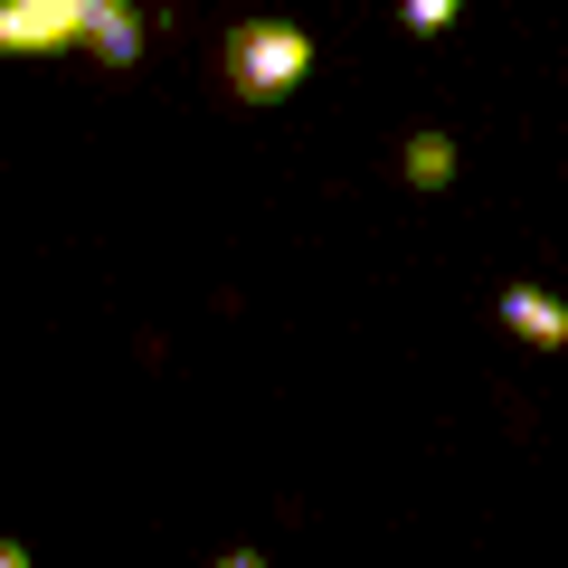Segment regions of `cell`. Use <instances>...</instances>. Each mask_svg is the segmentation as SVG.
<instances>
[{
	"mask_svg": "<svg viewBox=\"0 0 568 568\" xmlns=\"http://www.w3.org/2000/svg\"><path fill=\"white\" fill-rule=\"evenodd\" d=\"M219 568H265V559H256V549H227V559H219Z\"/></svg>",
	"mask_w": 568,
	"mask_h": 568,
	"instance_id": "obj_8",
	"label": "cell"
},
{
	"mask_svg": "<svg viewBox=\"0 0 568 568\" xmlns=\"http://www.w3.org/2000/svg\"><path fill=\"white\" fill-rule=\"evenodd\" d=\"M407 181H417V190H446L455 181V142L446 133H417V142H407Z\"/></svg>",
	"mask_w": 568,
	"mask_h": 568,
	"instance_id": "obj_5",
	"label": "cell"
},
{
	"mask_svg": "<svg viewBox=\"0 0 568 568\" xmlns=\"http://www.w3.org/2000/svg\"><path fill=\"white\" fill-rule=\"evenodd\" d=\"M104 0H0V48L10 58H58V48H95Z\"/></svg>",
	"mask_w": 568,
	"mask_h": 568,
	"instance_id": "obj_2",
	"label": "cell"
},
{
	"mask_svg": "<svg viewBox=\"0 0 568 568\" xmlns=\"http://www.w3.org/2000/svg\"><path fill=\"white\" fill-rule=\"evenodd\" d=\"M455 10H465V0H398V20L417 29V39H436V29H455Z\"/></svg>",
	"mask_w": 568,
	"mask_h": 568,
	"instance_id": "obj_6",
	"label": "cell"
},
{
	"mask_svg": "<svg viewBox=\"0 0 568 568\" xmlns=\"http://www.w3.org/2000/svg\"><path fill=\"white\" fill-rule=\"evenodd\" d=\"M142 39H152V10H142V0H104V20H95V67H142Z\"/></svg>",
	"mask_w": 568,
	"mask_h": 568,
	"instance_id": "obj_4",
	"label": "cell"
},
{
	"mask_svg": "<svg viewBox=\"0 0 568 568\" xmlns=\"http://www.w3.org/2000/svg\"><path fill=\"white\" fill-rule=\"evenodd\" d=\"M0 568H29V549H20V540H0Z\"/></svg>",
	"mask_w": 568,
	"mask_h": 568,
	"instance_id": "obj_7",
	"label": "cell"
},
{
	"mask_svg": "<svg viewBox=\"0 0 568 568\" xmlns=\"http://www.w3.org/2000/svg\"><path fill=\"white\" fill-rule=\"evenodd\" d=\"M503 332L530 342V351H568V304L540 294V284H511V294H503Z\"/></svg>",
	"mask_w": 568,
	"mask_h": 568,
	"instance_id": "obj_3",
	"label": "cell"
},
{
	"mask_svg": "<svg viewBox=\"0 0 568 568\" xmlns=\"http://www.w3.org/2000/svg\"><path fill=\"white\" fill-rule=\"evenodd\" d=\"M313 77V39L294 20H237L219 39V85L227 104H284L294 85Z\"/></svg>",
	"mask_w": 568,
	"mask_h": 568,
	"instance_id": "obj_1",
	"label": "cell"
}]
</instances>
